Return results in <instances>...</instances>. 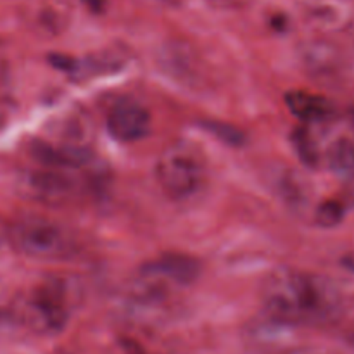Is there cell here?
<instances>
[{
    "mask_svg": "<svg viewBox=\"0 0 354 354\" xmlns=\"http://www.w3.org/2000/svg\"><path fill=\"white\" fill-rule=\"evenodd\" d=\"M24 192L35 201L45 204H64L73 199L78 190L75 180L62 168H50L28 171L23 178Z\"/></svg>",
    "mask_w": 354,
    "mask_h": 354,
    "instance_id": "cell-5",
    "label": "cell"
},
{
    "mask_svg": "<svg viewBox=\"0 0 354 354\" xmlns=\"http://www.w3.org/2000/svg\"><path fill=\"white\" fill-rule=\"evenodd\" d=\"M308 17L324 30H335L344 23L341 0H301Z\"/></svg>",
    "mask_w": 354,
    "mask_h": 354,
    "instance_id": "cell-8",
    "label": "cell"
},
{
    "mask_svg": "<svg viewBox=\"0 0 354 354\" xmlns=\"http://www.w3.org/2000/svg\"><path fill=\"white\" fill-rule=\"evenodd\" d=\"M327 161L332 171L337 175H353L354 173V140L337 138L332 142L327 151Z\"/></svg>",
    "mask_w": 354,
    "mask_h": 354,
    "instance_id": "cell-11",
    "label": "cell"
},
{
    "mask_svg": "<svg viewBox=\"0 0 354 354\" xmlns=\"http://www.w3.org/2000/svg\"><path fill=\"white\" fill-rule=\"evenodd\" d=\"M133 354H142V353H133Z\"/></svg>",
    "mask_w": 354,
    "mask_h": 354,
    "instance_id": "cell-20",
    "label": "cell"
},
{
    "mask_svg": "<svg viewBox=\"0 0 354 354\" xmlns=\"http://www.w3.org/2000/svg\"><path fill=\"white\" fill-rule=\"evenodd\" d=\"M286 102L292 114L303 121H322L327 120L332 113V104L324 97L313 95L308 92H289Z\"/></svg>",
    "mask_w": 354,
    "mask_h": 354,
    "instance_id": "cell-7",
    "label": "cell"
},
{
    "mask_svg": "<svg viewBox=\"0 0 354 354\" xmlns=\"http://www.w3.org/2000/svg\"><path fill=\"white\" fill-rule=\"evenodd\" d=\"M308 68L317 75L322 73H334L339 68V55L332 45L328 44H311L304 50Z\"/></svg>",
    "mask_w": 354,
    "mask_h": 354,
    "instance_id": "cell-10",
    "label": "cell"
},
{
    "mask_svg": "<svg viewBox=\"0 0 354 354\" xmlns=\"http://www.w3.org/2000/svg\"><path fill=\"white\" fill-rule=\"evenodd\" d=\"M206 178V156L194 142H173L162 149L156 162V180L173 201L192 199L204 189Z\"/></svg>",
    "mask_w": 354,
    "mask_h": 354,
    "instance_id": "cell-2",
    "label": "cell"
},
{
    "mask_svg": "<svg viewBox=\"0 0 354 354\" xmlns=\"http://www.w3.org/2000/svg\"><path fill=\"white\" fill-rule=\"evenodd\" d=\"M261 296L268 317L290 327L328 324L341 315L344 301L332 280L292 268L270 273Z\"/></svg>",
    "mask_w": 354,
    "mask_h": 354,
    "instance_id": "cell-1",
    "label": "cell"
},
{
    "mask_svg": "<svg viewBox=\"0 0 354 354\" xmlns=\"http://www.w3.org/2000/svg\"><path fill=\"white\" fill-rule=\"evenodd\" d=\"M348 259H349V258H348ZM348 266H349V268H353V270H354V258L349 259V261H348Z\"/></svg>",
    "mask_w": 354,
    "mask_h": 354,
    "instance_id": "cell-18",
    "label": "cell"
},
{
    "mask_svg": "<svg viewBox=\"0 0 354 354\" xmlns=\"http://www.w3.org/2000/svg\"><path fill=\"white\" fill-rule=\"evenodd\" d=\"M9 241L17 252L40 261H61L76 252L73 235L54 220L23 216L9 227Z\"/></svg>",
    "mask_w": 354,
    "mask_h": 354,
    "instance_id": "cell-3",
    "label": "cell"
},
{
    "mask_svg": "<svg viewBox=\"0 0 354 354\" xmlns=\"http://www.w3.org/2000/svg\"><path fill=\"white\" fill-rule=\"evenodd\" d=\"M24 320L38 332H55L68 320L64 283L57 279L38 286L23 303Z\"/></svg>",
    "mask_w": 354,
    "mask_h": 354,
    "instance_id": "cell-4",
    "label": "cell"
},
{
    "mask_svg": "<svg viewBox=\"0 0 354 354\" xmlns=\"http://www.w3.org/2000/svg\"><path fill=\"white\" fill-rule=\"evenodd\" d=\"M151 113L135 100L123 99L111 107L107 114V128L116 140L137 142L151 131Z\"/></svg>",
    "mask_w": 354,
    "mask_h": 354,
    "instance_id": "cell-6",
    "label": "cell"
},
{
    "mask_svg": "<svg viewBox=\"0 0 354 354\" xmlns=\"http://www.w3.org/2000/svg\"><path fill=\"white\" fill-rule=\"evenodd\" d=\"M159 266L175 280L178 286H185L190 283L197 275H199V263L194 258L183 254H166L162 258H159L158 261Z\"/></svg>",
    "mask_w": 354,
    "mask_h": 354,
    "instance_id": "cell-9",
    "label": "cell"
},
{
    "mask_svg": "<svg viewBox=\"0 0 354 354\" xmlns=\"http://www.w3.org/2000/svg\"><path fill=\"white\" fill-rule=\"evenodd\" d=\"M349 342H351V346H354V335H351V337H349Z\"/></svg>",
    "mask_w": 354,
    "mask_h": 354,
    "instance_id": "cell-19",
    "label": "cell"
},
{
    "mask_svg": "<svg viewBox=\"0 0 354 354\" xmlns=\"http://www.w3.org/2000/svg\"><path fill=\"white\" fill-rule=\"evenodd\" d=\"M294 144H296L297 154L299 158L303 159L306 165L310 166H317L318 162V151H317V144L311 138V135L308 133L306 130H297L296 137H294Z\"/></svg>",
    "mask_w": 354,
    "mask_h": 354,
    "instance_id": "cell-13",
    "label": "cell"
},
{
    "mask_svg": "<svg viewBox=\"0 0 354 354\" xmlns=\"http://www.w3.org/2000/svg\"><path fill=\"white\" fill-rule=\"evenodd\" d=\"M297 176L299 175H289L283 178L282 192L286 194L287 201H289L290 204L299 206V203H304V201H306V190H304L303 182H301Z\"/></svg>",
    "mask_w": 354,
    "mask_h": 354,
    "instance_id": "cell-14",
    "label": "cell"
},
{
    "mask_svg": "<svg viewBox=\"0 0 354 354\" xmlns=\"http://www.w3.org/2000/svg\"><path fill=\"white\" fill-rule=\"evenodd\" d=\"M286 354H335L328 349H322V348H296V349H290Z\"/></svg>",
    "mask_w": 354,
    "mask_h": 354,
    "instance_id": "cell-16",
    "label": "cell"
},
{
    "mask_svg": "<svg viewBox=\"0 0 354 354\" xmlns=\"http://www.w3.org/2000/svg\"><path fill=\"white\" fill-rule=\"evenodd\" d=\"M349 120H351V124H353V128H354V106L351 107V111H349Z\"/></svg>",
    "mask_w": 354,
    "mask_h": 354,
    "instance_id": "cell-17",
    "label": "cell"
},
{
    "mask_svg": "<svg viewBox=\"0 0 354 354\" xmlns=\"http://www.w3.org/2000/svg\"><path fill=\"white\" fill-rule=\"evenodd\" d=\"M207 3H211L216 9L223 10H235V9H244L245 6L251 3V0H206Z\"/></svg>",
    "mask_w": 354,
    "mask_h": 354,
    "instance_id": "cell-15",
    "label": "cell"
},
{
    "mask_svg": "<svg viewBox=\"0 0 354 354\" xmlns=\"http://www.w3.org/2000/svg\"><path fill=\"white\" fill-rule=\"evenodd\" d=\"M315 220L324 228L337 227L344 220V206L341 203H337V201H325V203H322L317 207Z\"/></svg>",
    "mask_w": 354,
    "mask_h": 354,
    "instance_id": "cell-12",
    "label": "cell"
}]
</instances>
